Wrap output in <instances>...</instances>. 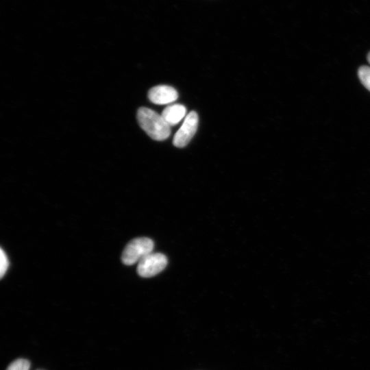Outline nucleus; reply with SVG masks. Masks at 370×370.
Segmentation results:
<instances>
[{
	"label": "nucleus",
	"instance_id": "1",
	"mask_svg": "<svg viewBox=\"0 0 370 370\" xmlns=\"http://www.w3.org/2000/svg\"><path fill=\"white\" fill-rule=\"evenodd\" d=\"M137 118L142 129L153 139L163 140L167 138L170 134V126L162 115L155 111L142 107L138 109Z\"/></svg>",
	"mask_w": 370,
	"mask_h": 370
},
{
	"label": "nucleus",
	"instance_id": "2",
	"mask_svg": "<svg viewBox=\"0 0 370 370\" xmlns=\"http://www.w3.org/2000/svg\"><path fill=\"white\" fill-rule=\"evenodd\" d=\"M153 242L146 237L136 238L132 240L123 251L121 260L126 265L139 262L143 258L153 252Z\"/></svg>",
	"mask_w": 370,
	"mask_h": 370
},
{
	"label": "nucleus",
	"instance_id": "3",
	"mask_svg": "<svg viewBox=\"0 0 370 370\" xmlns=\"http://www.w3.org/2000/svg\"><path fill=\"white\" fill-rule=\"evenodd\" d=\"M167 262V258L163 254L151 252L138 263V274L143 278L153 277L166 267Z\"/></svg>",
	"mask_w": 370,
	"mask_h": 370
},
{
	"label": "nucleus",
	"instance_id": "4",
	"mask_svg": "<svg viewBox=\"0 0 370 370\" xmlns=\"http://www.w3.org/2000/svg\"><path fill=\"white\" fill-rule=\"evenodd\" d=\"M198 121V115L195 111L186 115L182 126L173 137V143L175 147H184L188 145L197 131Z\"/></svg>",
	"mask_w": 370,
	"mask_h": 370
},
{
	"label": "nucleus",
	"instance_id": "5",
	"mask_svg": "<svg viewBox=\"0 0 370 370\" xmlns=\"http://www.w3.org/2000/svg\"><path fill=\"white\" fill-rule=\"evenodd\" d=\"M148 97L153 103L163 105L175 101L178 97V93L171 86L160 85L151 88Z\"/></svg>",
	"mask_w": 370,
	"mask_h": 370
},
{
	"label": "nucleus",
	"instance_id": "6",
	"mask_svg": "<svg viewBox=\"0 0 370 370\" xmlns=\"http://www.w3.org/2000/svg\"><path fill=\"white\" fill-rule=\"evenodd\" d=\"M186 113V108L181 104H173L165 108L162 116L171 127L177 124L185 116Z\"/></svg>",
	"mask_w": 370,
	"mask_h": 370
},
{
	"label": "nucleus",
	"instance_id": "7",
	"mask_svg": "<svg viewBox=\"0 0 370 370\" xmlns=\"http://www.w3.org/2000/svg\"><path fill=\"white\" fill-rule=\"evenodd\" d=\"M358 75L362 85L370 91V67L360 66L358 71Z\"/></svg>",
	"mask_w": 370,
	"mask_h": 370
},
{
	"label": "nucleus",
	"instance_id": "8",
	"mask_svg": "<svg viewBox=\"0 0 370 370\" xmlns=\"http://www.w3.org/2000/svg\"><path fill=\"white\" fill-rule=\"evenodd\" d=\"M29 362L24 358H18L9 365L6 370H29Z\"/></svg>",
	"mask_w": 370,
	"mask_h": 370
},
{
	"label": "nucleus",
	"instance_id": "9",
	"mask_svg": "<svg viewBox=\"0 0 370 370\" xmlns=\"http://www.w3.org/2000/svg\"><path fill=\"white\" fill-rule=\"evenodd\" d=\"M9 266V262L8 257L5 253L3 251V249H0V277L2 278Z\"/></svg>",
	"mask_w": 370,
	"mask_h": 370
},
{
	"label": "nucleus",
	"instance_id": "10",
	"mask_svg": "<svg viewBox=\"0 0 370 370\" xmlns=\"http://www.w3.org/2000/svg\"><path fill=\"white\" fill-rule=\"evenodd\" d=\"M367 60H368V62H369V64H370V52H369V53H368V55H367Z\"/></svg>",
	"mask_w": 370,
	"mask_h": 370
}]
</instances>
